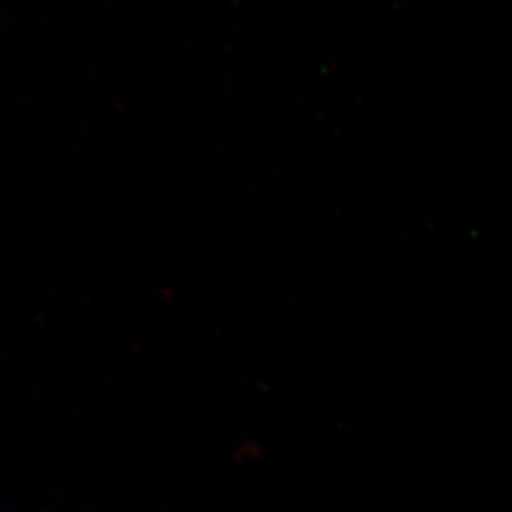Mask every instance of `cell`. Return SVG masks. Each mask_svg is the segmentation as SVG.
I'll use <instances>...</instances> for the list:
<instances>
[]
</instances>
